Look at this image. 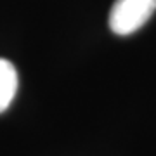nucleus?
Instances as JSON below:
<instances>
[{"label":"nucleus","mask_w":156,"mask_h":156,"mask_svg":"<svg viewBox=\"0 0 156 156\" xmlns=\"http://www.w3.org/2000/svg\"><path fill=\"white\" fill-rule=\"evenodd\" d=\"M156 11V0H115L109 12V28L116 35L135 33Z\"/></svg>","instance_id":"nucleus-1"},{"label":"nucleus","mask_w":156,"mask_h":156,"mask_svg":"<svg viewBox=\"0 0 156 156\" xmlns=\"http://www.w3.org/2000/svg\"><path fill=\"white\" fill-rule=\"evenodd\" d=\"M17 92V71L11 61L0 59V113L11 106Z\"/></svg>","instance_id":"nucleus-2"}]
</instances>
